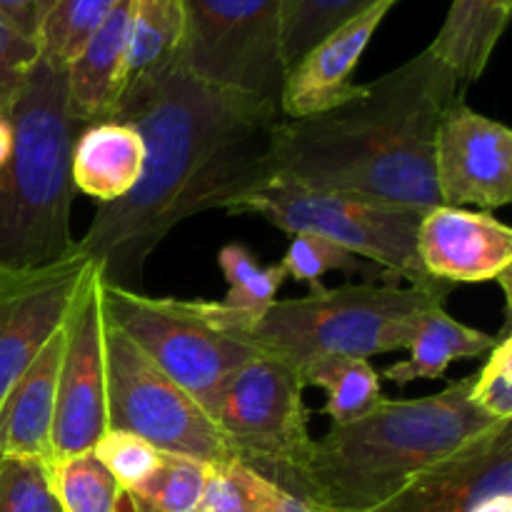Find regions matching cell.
<instances>
[{"label":"cell","instance_id":"1","mask_svg":"<svg viewBox=\"0 0 512 512\" xmlns=\"http://www.w3.org/2000/svg\"><path fill=\"white\" fill-rule=\"evenodd\" d=\"M110 120L143 138V173L125 198L98 205L75 253L105 285L143 290L145 263L175 225L228 210L268 183L283 115L278 105L203 83L173 55L125 83Z\"/></svg>","mask_w":512,"mask_h":512},{"label":"cell","instance_id":"2","mask_svg":"<svg viewBox=\"0 0 512 512\" xmlns=\"http://www.w3.org/2000/svg\"><path fill=\"white\" fill-rule=\"evenodd\" d=\"M460 83L430 48L348 103L298 120H280L270 148V180L350 193L385 203L435 208V135Z\"/></svg>","mask_w":512,"mask_h":512},{"label":"cell","instance_id":"3","mask_svg":"<svg viewBox=\"0 0 512 512\" xmlns=\"http://www.w3.org/2000/svg\"><path fill=\"white\" fill-rule=\"evenodd\" d=\"M470 380L473 375L425 398H383L363 418L333 425L313 443L288 493L328 512H365L388 500L410 478L498 425L470 403Z\"/></svg>","mask_w":512,"mask_h":512},{"label":"cell","instance_id":"4","mask_svg":"<svg viewBox=\"0 0 512 512\" xmlns=\"http://www.w3.org/2000/svg\"><path fill=\"white\" fill-rule=\"evenodd\" d=\"M13 150L0 170V268L35 273L75 255L70 233L73 145L83 125L70 110L68 65L40 58L5 110Z\"/></svg>","mask_w":512,"mask_h":512},{"label":"cell","instance_id":"5","mask_svg":"<svg viewBox=\"0 0 512 512\" xmlns=\"http://www.w3.org/2000/svg\"><path fill=\"white\" fill-rule=\"evenodd\" d=\"M448 283H353L310 290L305 298L275 300L255 323V350L303 373L320 360L408 350L425 313L445 303Z\"/></svg>","mask_w":512,"mask_h":512},{"label":"cell","instance_id":"6","mask_svg":"<svg viewBox=\"0 0 512 512\" xmlns=\"http://www.w3.org/2000/svg\"><path fill=\"white\" fill-rule=\"evenodd\" d=\"M228 213L255 215L288 235L308 233L333 240L393 280H408L410 285L438 283L428 278L418 255L425 208L268 180L230 205Z\"/></svg>","mask_w":512,"mask_h":512},{"label":"cell","instance_id":"7","mask_svg":"<svg viewBox=\"0 0 512 512\" xmlns=\"http://www.w3.org/2000/svg\"><path fill=\"white\" fill-rule=\"evenodd\" d=\"M303 393L293 368L258 353L225 378L208 405L230 458L283 490L293 488L315 443Z\"/></svg>","mask_w":512,"mask_h":512},{"label":"cell","instance_id":"8","mask_svg":"<svg viewBox=\"0 0 512 512\" xmlns=\"http://www.w3.org/2000/svg\"><path fill=\"white\" fill-rule=\"evenodd\" d=\"M103 310L110 325L195 395L205 410L225 378L258 355L250 338L210 320L205 300L150 298L143 290L103 283Z\"/></svg>","mask_w":512,"mask_h":512},{"label":"cell","instance_id":"9","mask_svg":"<svg viewBox=\"0 0 512 512\" xmlns=\"http://www.w3.org/2000/svg\"><path fill=\"white\" fill-rule=\"evenodd\" d=\"M285 3L183 0L185 33L175 55L203 83L278 105L285 78L280 55Z\"/></svg>","mask_w":512,"mask_h":512},{"label":"cell","instance_id":"10","mask_svg":"<svg viewBox=\"0 0 512 512\" xmlns=\"http://www.w3.org/2000/svg\"><path fill=\"white\" fill-rule=\"evenodd\" d=\"M108 430L133 433L160 453L203 463H228L230 453L208 410L163 373L138 345L105 318Z\"/></svg>","mask_w":512,"mask_h":512},{"label":"cell","instance_id":"11","mask_svg":"<svg viewBox=\"0 0 512 512\" xmlns=\"http://www.w3.org/2000/svg\"><path fill=\"white\" fill-rule=\"evenodd\" d=\"M53 420V463L93 450L108 430L103 280L88 265L65 318Z\"/></svg>","mask_w":512,"mask_h":512},{"label":"cell","instance_id":"12","mask_svg":"<svg viewBox=\"0 0 512 512\" xmlns=\"http://www.w3.org/2000/svg\"><path fill=\"white\" fill-rule=\"evenodd\" d=\"M365 512H512V423L480 433Z\"/></svg>","mask_w":512,"mask_h":512},{"label":"cell","instance_id":"13","mask_svg":"<svg viewBox=\"0 0 512 512\" xmlns=\"http://www.w3.org/2000/svg\"><path fill=\"white\" fill-rule=\"evenodd\" d=\"M440 205L483 210L512 200V133L508 125L455 100L435 135Z\"/></svg>","mask_w":512,"mask_h":512},{"label":"cell","instance_id":"14","mask_svg":"<svg viewBox=\"0 0 512 512\" xmlns=\"http://www.w3.org/2000/svg\"><path fill=\"white\" fill-rule=\"evenodd\" d=\"M418 255L438 283H500L510 298L512 230L493 215L435 205L420 223Z\"/></svg>","mask_w":512,"mask_h":512},{"label":"cell","instance_id":"15","mask_svg":"<svg viewBox=\"0 0 512 512\" xmlns=\"http://www.w3.org/2000/svg\"><path fill=\"white\" fill-rule=\"evenodd\" d=\"M88 265L75 253L53 268L25 273L0 300V403L65 323Z\"/></svg>","mask_w":512,"mask_h":512},{"label":"cell","instance_id":"16","mask_svg":"<svg viewBox=\"0 0 512 512\" xmlns=\"http://www.w3.org/2000/svg\"><path fill=\"white\" fill-rule=\"evenodd\" d=\"M398 3L400 0H378L318 40L285 73L278 100L280 115L285 120H298L348 103L360 88L353 83L355 68L375 30Z\"/></svg>","mask_w":512,"mask_h":512},{"label":"cell","instance_id":"17","mask_svg":"<svg viewBox=\"0 0 512 512\" xmlns=\"http://www.w3.org/2000/svg\"><path fill=\"white\" fill-rule=\"evenodd\" d=\"M63 325L50 335L0 403V455H28L53 463L55 395L65 343Z\"/></svg>","mask_w":512,"mask_h":512},{"label":"cell","instance_id":"18","mask_svg":"<svg viewBox=\"0 0 512 512\" xmlns=\"http://www.w3.org/2000/svg\"><path fill=\"white\" fill-rule=\"evenodd\" d=\"M133 5L135 0H120L70 60V110L83 128L110 120L123 93Z\"/></svg>","mask_w":512,"mask_h":512},{"label":"cell","instance_id":"19","mask_svg":"<svg viewBox=\"0 0 512 512\" xmlns=\"http://www.w3.org/2000/svg\"><path fill=\"white\" fill-rule=\"evenodd\" d=\"M145 145L138 130L115 120L83 128L73 145V185L100 205L125 198L140 180Z\"/></svg>","mask_w":512,"mask_h":512},{"label":"cell","instance_id":"20","mask_svg":"<svg viewBox=\"0 0 512 512\" xmlns=\"http://www.w3.org/2000/svg\"><path fill=\"white\" fill-rule=\"evenodd\" d=\"M512 0H453L443 28L428 45L460 85L475 83L488 68L505 28Z\"/></svg>","mask_w":512,"mask_h":512},{"label":"cell","instance_id":"21","mask_svg":"<svg viewBox=\"0 0 512 512\" xmlns=\"http://www.w3.org/2000/svg\"><path fill=\"white\" fill-rule=\"evenodd\" d=\"M495 340H498L495 335L460 323L458 318L445 313L443 305H438L420 320L408 345V358L388 365L383 378L398 388L418 380H440L453 363L488 355Z\"/></svg>","mask_w":512,"mask_h":512},{"label":"cell","instance_id":"22","mask_svg":"<svg viewBox=\"0 0 512 512\" xmlns=\"http://www.w3.org/2000/svg\"><path fill=\"white\" fill-rule=\"evenodd\" d=\"M305 388H320L325 393L323 413L333 425L353 423L383 400L380 373L370 360L333 358L320 360L300 373Z\"/></svg>","mask_w":512,"mask_h":512},{"label":"cell","instance_id":"23","mask_svg":"<svg viewBox=\"0 0 512 512\" xmlns=\"http://www.w3.org/2000/svg\"><path fill=\"white\" fill-rule=\"evenodd\" d=\"M183 33V0H135L125 55V83L168 63L178 53Z\"/></svg>","mask_w":512,"mask_h":512},{"label":"cell","instance_id":"24","mask_svg":"<svg viewBox=\"0 0 512 512\" xmlns=\"http://www.w3.org/2000/svg\"><path fill=\"white\" fill-rule=\"evenodd\" d=\"M210 463L163 453L148 478L125 490L128 512H195Z\"/></svg>","mask_w":512,"mask_h":512},{"label":"cell","instance_id":"25","mask_svg":"<svg viewBox=\"0 0 512 512\" xmlns=\"http://www.w3.org/2000/svg\"><path fill=\"white\" fill-rule=\"evenodd\" d=\"M220 273L228 283V293L220 303L243 315L255 328L265 310L278 300L280 288L288 278L280 265H260L245 245L230 243L218 253Z\"/></svg>","mask_w":512,"mask_h":512},{"label":"cell","instance_id":"26","mask_svg":"<svg viewBox=\"0 0 512 512\" xmlns=\"http://www.w3.org/2000/svg\"><path fill=\"white\" fill-rule=\"evenodd\" d=\"M53 490L63 512H123V488L93 450L55 460Z\"/></svg>","mask_w":512,"mask_h":512},{"label":"cell","instance_id":"27","mask_svg":"<svg viewBox=\"0 0 512 512\" xmlns=\"http://www.w3.org/2000/svg\"><path fill=\"white\" fill-rule=\"evenodd\" d=\"M375 3L378 0H288L283 13V38H280L285 73L318 40Z\"/></svg>","mask_w":512,"mask_h":512},{"label":"cell","instance_id":"28","mask_svg":"<svg viewBox=\"0 0 512 512\" xmlns=\"http://www.w3.org/2000/svg\"><path fill=\"white\" fill-rule=\"evenodd\" d=\"M120 0H58L38 33L40 58L70 65Z\"/></svg>","mask_w":512,"mask_h":512},{"label":"cell","instance_id":"29","mask_svg":"<svg viewBox=\"0 0 512 512\" xmlns=\"http://www.w3.org/2000/svg\"><path fill=\"white\" fill-rule=\"evenodd\" d=\"M278 485L243 463H213L195 512H270Z\"/></svg>","mask_w":512,"mask_h":512},{"label":"cell","instance_id":"30","mask_svg":"<svg viewBox=\"0 0 512 512\" xmlns=\"http://www.w3.org/2000/svg\"><path fill=\"white\" fill-rule=\"evenodd\" d=\"M0 512H63L53 490V463L0 455Z\"/></svg>","mask_w":512,"mask_h":512},{"label":"cell","instance_id":"31","mask_svg":"<svg viewBox=\"0 0 512 512\" xmlns=\"http://www.w3.org/2000/svg\"><path fill=\"white\" fill-rule=\"evenodd\" d=\"M363 263V258L340 248L333 240H325L320 235L295 233L278 265L285 270V278L288 280L310 285V290H320L323 288L325 273H330V270L360 273Z\"/></svg>","mask_w":512,"mask_h":512},{"label":"cell","instance_id":"32","mask_svg":"<svg viewBox=\"0 0 512 512\" xmlns=\"http://www.w3.org/2000/svg\"><path fill=\"white\" fill-rule=\"evenodd\" d=\"M470 403L498 423H512V335L510 323L495 340L488 363L470 380Z\"/></svg>","mask_w":512,"mask_h":512},{"label":"cell","instance_id":"33","mask_svg":"<svg viewBox=\"0 0 512 512\" xmlns=\"http://www.w3.org/2000/svg\"><path fill=\"white\" fill-rule=\"evenodd\" d=\"M93 455L105 465L110 475L125 490L143 483L160 463V450L143 438L123 430H105L103 438L93 445Z\"/></svg>","mask_w":512,"mask_h":512},{"label":"cell","instance_id":"34","mask_svg":"<svg viewBox=\"0 0 512 512\" xmlns=\"http://www.w3.org/2000/svg\"><path fill=\"white\" fill-rule=\"evenodd\" d=\"M38 55V40L0 18V113L10 108Z\"/></svg>","mask_w":512,"mask_h":512},{"label":"cell","instance_id":"35","mask_svg":"<svg viewBox=\"0 0 512 512\" xmlns=\"http://www.w3.org/2000/svg\"><path fill=\"white\" fill-rule=\"evenodd\" d=\"M58 0H0V18L13 23L20 33L38 40L45 18Z\"/></svg>","mask_w":512,"mask_h":512},{"label":"cell","instance_id":"36","mask_svg":"<svg viewBox=\"0 0 512 512\" xmlns=\"http://www.w3.org/2000/svg\"><path fill=\"white\" fill-rule=\"evenodd\" d=\"M270 512H328V510H323L320 505L310 503V500L298 498V495L288 493V490L278 488V495H275L273 510Z\"/></svg>","mask_w":512,"mask_h":512},{"label":"cell","instance_id":"37","mask_svg":"<svg viewBox=\"0 0 512 512\" xmlns=\"http://www.w3.org/2000/svg\"><path fill=\"white\" fill-rule=\"evenodd\" d=\"M10 150H13V125H10L8 113H0V170L5 168L10 158Z\"/></svg>","mask_w":512,"mask_h":512},{"label":"cell","instance_id":"38","mask_svg":"<svg viewBox=\"0 0 512 512\" xmlns=\"http://www.w3.org/2000/svg\"><path fill=\"white\" fill-rule=\"evenodd\" d=\"M25 273H10V270H3L0 268V300L5 298V295L10 293V290H13V285L18 283L20 278H23Z\"/></svg>","mask_w":512,"mask_h":512}]
</instances>
